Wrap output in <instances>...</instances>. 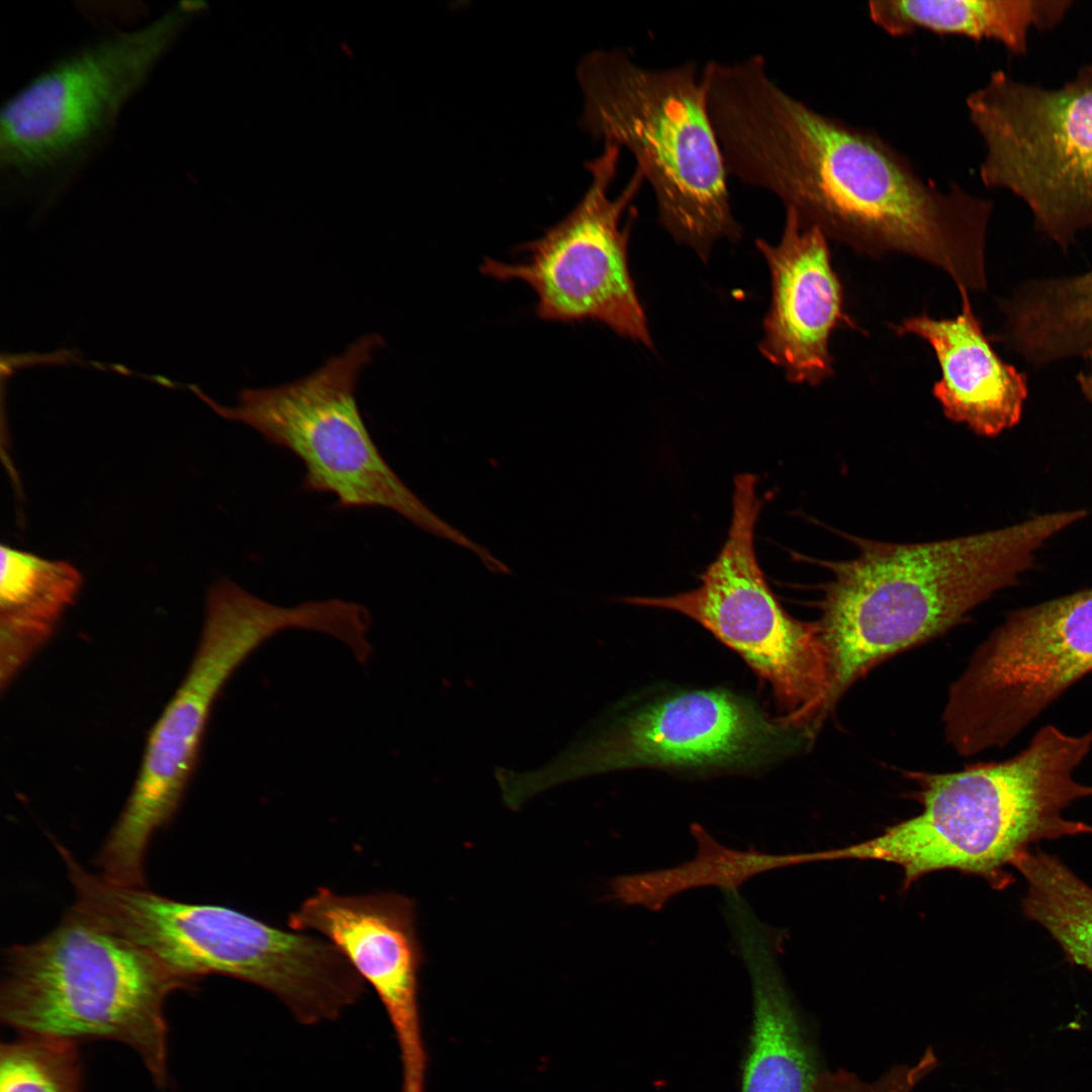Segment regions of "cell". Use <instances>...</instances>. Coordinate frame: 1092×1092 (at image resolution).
Returning <instances> with one entry per match:
<instances>
[{"label":"cell","mask_w":1092,"mask_h":1092,"mask_svg":"<svg viewBox=\"0 0 1092 1092\" xmlns=\"http://www.w3.org/2000/svg\"><path fill=\"white\" fill-rule=\"evenodd\" d=\"M702 78L730 176L770 192L828 240L872 257H915L959 291L987 289L991 201L954 182L938 187L876 130L791 95L760 55L711 60Z\"/></svg>","instance_id":"cell-1"},{"label":"cell","mask_w":1092,"mask_h":1092,"mask_svg":"<svg viewBox=\"0 0 1092 1092\" xmlns=\"http://www.w3.org/2000/svg\"><path fill=\"white\" fill-rule=\"evenodd\" d=\"M1087 515L1085 509L1051 512L930 543L857 539V557L825 562L834 573L817 622L830 658L826 710L885 658L940 634L1016 584L1049 540Z\"/></svg>","instance_id":"cell-2"},{"label":"cell","mask_w":1092,"mask_h":1092,"mask_svg":"<svg viewBox=\"0 0 1092 1092\" xmlns=\"http://www.w3.org/2000/svg\"><path fill=\"white\" fill-rule=\"evenodd\" d=\"M1086 759L1082 744L1049 724L1015 755L951 774H912L920 814L876 837L821 851L822 860L873 859L899 866L905 884L940 870H958L1003 889L1004 869L1040 840L1092 834V825L1065 817L1075 801L1092 797L1076 780Z\"/></svg>","instance_id":"cell-3"},{"label":"cell","mask_w":1092,"mask_h":1092,"mask_svg":"<svg viewBox=\"0 0 1092 1092\" xmlns=\"http://www.w3.org/2000/svg\"><path fill=\"white\" fill-rule=\"evenodd\" d=\"M63 860L73 907L194 982L216 974L252 983L305 1024L339 1017L363 993V980L330 941L231 908L115 885L86 871L72 853Z\"/></svg>","instance_id":"cell-4"},{"label":"cell","mask_w":1092,"mask_h":1092,"mask_svg":"<svg viewBox=\"0 0 1092 1092\" xmlns=\"http://www.w3.org/2000/svg\"><path fill=\"white\" fill-rule=\"evenodd\" d=\"M577 78L582 128L631 153L653 191L661 225L676 243L707 262L715 243L741 238L695 63L652 69L625 50H596L581 59Z\"/></svg>","instance_id":"cell-5"},{"label":"cell","mask_w":1092,"mask_h":1092,"mask_svg":"<svg viewBox=\"0 0 1092 1092\" xmlns=\"http://www.w3.org/2000/svg\"><path fill=\"white\" fill-rule=\"evenodd\" d=\"M0 1016L21 1034L131 1048L167 1082V998L194 986L75 907L48 934L4 954Z\"/></svg>","instance_id":"cell-6"},{"label":"cell","mask_w":1092,"mask_h":1092,"mask_svg":"<svg viewBox=\"0 0 1092 1092\" xmlns=\"http://www.w3.org/2000/svg\"><path fill=\"white\" fill-rule=\"evenodd\" d=\"M204 8L203 2H180L140 27L87 41L10 95L0 111L3 195L48 202L70 186Z\"/></svg>","instance_id":"cell-7"},{"label":"cell","mask_w":1092,"mask_h":1092,"mask_svg":"<svg viewBox=\"0 0 1092 1092\" xmlns=\"http://www.w3.org/2000/svg\"><path fill=\"white\" fill-rule=\"evenodd\" d=\"M205 607L190 665L151 730L129 797L95 858L100 875L117 885L145 886L149 844L179 808L215 700L239 666L285 628L277 606L235 583L211 587Z\"/></svg>","instance_id":"cell-8"},{"label":"cell","mask_w":1092,"mask_h":1092,"mask_svg":"<svg viewBox=\"0 0 1092 1092\" xmlns=\"http://www.w3.org/2000/svg\"><path fill=\"white\" fill-rule=\"evenodd\" d=\"M966 108L984 146L987 188L1017 196L1037 232L1063 250L1092 229V70L1059 88L998 70Z\"/></svg>","instance_id":"cell-9"},{"label":"cell","mask_w":1092,"mask_h":1092,"mask_svg":"<svg viewBox=\"0 0 1092 1092\" xmlns=\"http://www.w3.org/2000/svg\"><path fill=\"white\" fill-rule=\"evenodd\" d=\"M382 344L375 333L362 336L300 379L241 390L233 406L200 395L219 416L295 455L304 466L306 490L335 495L342 510L383 508L443 534L444 524L383 458L359 411V375Z\"/></svg>","instance_id":"cell-10"},{"label":"cell","mask_w":1092,"mask_h":1092,"mask_svg":"<svg viewBox=\"0 0 1092 1092\" xmlns=\"http://www.w3.org/2000/svg\"><path fill=\"white\" fill-rule=\"evenodd\" d=\"M757 478H734L732 519L727 539L701 575V584L668 597H636L625 602L682 614L736 651L767 681L790 729L815 728L826 714L830 658L816 623L794 619L769 588L754 548L762 502Z\"/></svg>","instance_id":"cell-11"},{"label":"cell","mask_w":1092,"mask_h":1092,"mask_svg":"<svg viewBox=\"0 0 1092 1092\" xmlns=\"http://www.w3.org/2000/svg\"><path fill=\"white\" fill-rule=\"evenodd\" d=\"M1092 672V586L1016 609L952 686L943 720L963 755L1011 742Z\"/></svg>","instance_id":"cell-12"},{"label":"cell","mask_w":1092,"mask_h":1092,"mask_svg":"<svg viewBox=\"0 0 1092 1092\" xmlns=\"http://www.w3.org/2000/svg\"><path fill=\"white\" fill-rule=\"evenodd\" d=\"M620 153L619 147L604 144L603 152L585 163L590 181L583 196L563 219L522 246L523 260L486 258L479 269L493 279L530 286L542 320H592L651 349L648 322L628 264L635 208L623 225V214L633 207L645 180L635 169L619 195H610Z\"/></svg>","instance_id":"cell-13"},{"label":"cell","mask_w":1092,"mask_h":1092,"mask_svg":"<svg viewBox=\"0 0 1092 1092\" xmlns=\"http://www.w3.org/2000/svg\"><path fill=\"white\" fill-rule=\"evenodd\" d=\"M288 925L323 934L374 988L397 1040L402 1092H425L428 1060L418 999L423 951L414 900L396 893L343 896L321 888L289 915Z\"/></svg>","instance_id":"cell-14"},{"label":"cell","mask_w":1092,"mask_h":1092,"mask_svg":"<svg viewBox=\"0 0 1092 1092\" xmlns=\"http://www.w3.org/2000/svg\"><path fill=\"white\" fill-rule=\"evenodd\" d=\"M790 728L726 691L686 692L645 707L587 752L584 770L744 764Z\"/></svg>","instance_id":"cell-15"},{"label":"cell","mask_w":1092,"mask_h":1092,"mask_svg":"<svg viewBox=\"0 0 1092 1092\" xmlns=\"http://www.w3.org/2000/svg\"><path fill=\"white\" fill-rule=\"evenodd\" d=\"M780 242L757 239L770 275L771 299L763 320L760 354L788 381L819 385L834 373L829 352L835 329H857L844 310L842 282L832 267L827 237L785 209Z\"/></svg>","instance_id":"cell-16"},{"label":"cell","mask_w":1092,"mask_h":1092,"mask_svg":"<svg viewBox=\"0 0 1092 1092\" xmlns=\"http://www.w3.org/2000/svg\"><path fill=\"white\" fill-rule=\"evenodd\" d=\"M725 920L751 984L742 1092H814L818 1072L779 965L785 931L762 922L748 903L731 907Z\"/></svg>","instance_id":"cell-17"},{"label":"cell","mask_w":1092,"mask_h":1092,"mask_svg":"<svg viewBox=\"0 0 1092 1092\" xmlns=\"http://www.w3.org/2000/svg\"><path fill=\"white\" fill-rule=\"evenodd\" d=\"M959 292L962 308L956 317L935 320L922 313L892 328L898 335H916L932 347L941 371L932 393L945 417L994 437L1020 422L1028 377L995 351L969 292Z\"/></svg>","instance_id":"cell-18"},{"label":"cell","mask_w":1092,"mask_h":1092,"mask_svg":"<svg viewBox=\"0 0 1092 1092\" xmlns=\"http://www.w3.org/2000/svg\"><path fill=\"white\" fill-rule=\"evenodd\" d=\"M82 585L70 563L1 547L0 681L4 691L51 638Z\"/></svg>","instance_id":"cell-19"},{"label":"cell","mask_w":1092,"mask_h":1092,"mask_svg":"<svg viewBox=\"0 0 1092 1092\" xmlns=\"http://www.w3.org/2000/svg\"><path fill=\"white\" fill-rule=\"evenodd\" d=\"M1070 1L1003 0H873L868 13L891 36L917 31L993 40L1023 55L1033 28L1059 23Z\"/></svg>","instance_id":"cell-20"},{"label":"cell","mask_w":1092,"mask_h":1092,"mask_svg":"<svg viewBox=\"0 0 1092 1092\" xmlns=\"http://www.w3.org/2000/svg\"><path fill=\"white\" fill-rule=\"evenodd\" d=\"M690 831L697 842L692 859L670 868L617 876L609 883L610 897L625 906L658 912L671 898L688 890L710 886L738 890L762 873L805 863L803 852L772 854L752 846L740 850L723 845L698 823H693Z\"/></svg>","instance_id":"cell-21"},{"label":"cell","mask_w":1092,"mask_h":1092,"mask_svg":"<svg viewBox=\"0 0 1092 1092\" xmlns=\"http://www.w3.org/2000/svg\"><path fill=\"white\" fill-rule=\"evenodd\" d=\"M1011 866L1027 884L1024 914L1050 932L1070 962L1092 972V888L1040 850L1019 852Z\"/></svg>","instance_id":"cell-22"},{"label":"cell","mask_w":1092,"mask_h":1092,"mask_svg":"<svg viewBox=\"0 0 1092 1092\" xmlns=\"http://www.w3.org/2000/svg\"><path fill=\"white\" fill-rule=\"evenodd\" d=\"M76 1042L37 1035L1 1044L0 1092H79Z\"/></svg>","instance_id":"cell-23"},{"label":"cell","mask_w":1092,"mask_h":1092,"mask_svg":"<svg viewBox=\"0 0 1092 1092\" xmlns=\"http://www.w3.org/2000/svg\"><path fill=\"white\" fill-rule=\"evenodd\" d=\"M936 1066L937 1058L928 1049L916 1063L894 1067L873 1082L845 1070L818 1073L814 1092H912Z\"/></svg>","instance_id":"cell-24"},{"label":"cell","mask_w":1092,"mask_h":1092,"mask_svg":"<svg viewBox=\"0 0 1092 1092\" xmlns=\"http://www.w3.org/2000/svg\"><path fill=\"white\" fill-rule=\"evenodd\" d=\"M1088 403H1089V404H1090V406L1092 407V392H1091V393H1090V395L1088 396Z\"/></svg>","instance_id":"cell-25"}]
</instances>
